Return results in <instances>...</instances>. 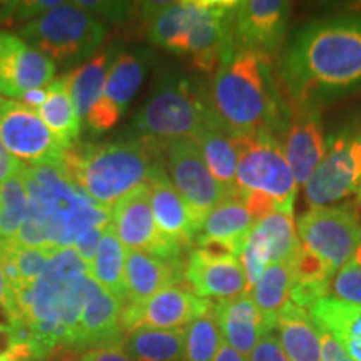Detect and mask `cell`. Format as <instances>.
I'll use <instances>...</instances> for the list:
<instances>
[{"instance_id":"1","label":"cell","mask_w":361,"mask_h":361,"mask_svg":"<svg viewBox=\"0 0 361 361\" xmlns=\"http://www.w3.org/2000/svg\"><path fill=\"white\" fill-rule=\"evenodd\" d=\"M291 107H316L361 89V17L316 20L298 30L279 61Z\"/></svg>"},{"instance_id":"2","label":"cell","mask_w":361,"mask_h":361,"mask_svg":"<svg viewBox=\"0 0 361 361\" xmlns=\"http://www.w3.org/2000/svg\"><path fill=\"white\" fill-rule=\"evenodd\" d=\"M90 279L74 247H64L37 281L6 288L4 313L8 323L25 328L29 360L71 355Z\"/></svg>"},{"instance_id":"3","label":"cell","mask_w":361,"mask_h":361,"mask_svg":"<svg viewBox=\"0 0 361 361\" xmlns=\"http://www.w3.org/2000/svg\"><path fill=\"white\" fill-rule=\"evenodd\" d=\"M211 102L233 135L266 133L278 139L291 114L271 57L252 51H234L221 64Z\"/></svg>"},{"instance_id":"4","label":"cell","mask_w":361,"mask_h":361,"mask_svg":"<svg viewBox=\"0 0 361 361\" xmlns=\"http://www.w3.org/2000/svg\"><path fill=\"white\" fill-rule=\"evenodd\" d=\"M161 144L144 137L101 144H75L67 149L62 168L94 202L111 211L137 186L149 184L162 168Z\"/></svg>"},{"instance_id":"5","label":"cell","mask_w":361,"mask_h":361,"mask_svg":"<svg viewBox=\"0 0 361 361\" xmlns=\"http://www.w3.org/2000/svg\"><path fill=\"white\" fill-rule=\"evenodd\" d=\"M20 178L29 196L27 214L47 226L51 246L72 247L84 231L109 224L111 211L90 200L61 164L22 166Z\"/></svg>"},{"instance_id":"6","label":"cell","mask_w":361,"mask_h":361,"mask_svg":"<svg viewBox=\"0 0 361 361\" xmlns=\"http://www.w3.org/2000/svg\"><path fill=\"white\" fill-rule=\"evenodd\" d=\"M213 109L211 97L188 78L168 74L137 111L133 129L139 137L161 146L179 137L196 139Z\"/></svg>"},{"instance_id":"7","label":"cell","mask_w":361,"mask_h":361,"mask_svg":"<svg viewBox=\"0 0 361 361\" xmlns=\"http://www.w3.org/2000/svg\"><path fill=\"white\" fill-rule=\"evenodd\" d=\"M106 34L104 20L75 2H62L20 29L27 44L57 64H79L92 59Z\"/></svg>"},{"instance_id":"8","label":"cell","mask_w":361,"mask_h":361,"mask_svg":"<svg viewBox=\"0 0 361 361\" xmlns=\"http://www.w3.org/2000/svg\"><path fill=\"white\" fill-rule=\"evenodd\" d=\"M238 152L234 189L274 201L283 213L295 211L298 184L274 135H233Z\"/></svg>"},{"instance_id":"9","label":"cell","mask_w":361,"mask_h":361,"mask_svg":"<svg viewBox=\"0 0 361 361\" xmlns=\"http://www.w3.org/2000/svg\"><path fill=\"white\" fill-rule=\"evenodd\" d=\"M296 233L301 246L333 273L353 259L361 243V223L346 207H311L298 218Z\"/></svg>"},{"instance_id":"10","label":"cell","mask_w":361,"mask_h":361,"mask_svg":"<svg viewBox=\"0 0 361 361\" xmlns=\"http://www.w3.org/2000/svg\"><path fill=\"white\" fill-rule=\"evenodd\" d=\"M361 186V133L343 130L328 139L326 154L305 184L311 207H329L358 192Z\"/></svg>"},{"instance_id":"11","label":"cell","mask_w":361,"mask_h":361,"mask_svg":"<svg viewBox=\"0 0 361 361\" xmlns=\"http://www.w3.org/2000/svg\"><path fill=\"white\" fill-rule=\"evenodd\" d=\"M162 147L166 151V159H168V168L174 188L178 189L183 200L191 207L194 216L202 224L209 211L234 192L221 186L211 174L201 147L194 139H173Z\"/></svg>"},{"instance_id":"12","label":"cell","mask_w":361,"mask_h":361,"mask_svg":"<svg viewBox=\"0 0 361 361\" xmlns=\"http://www.w3.org/2000/svg\"><path fill=\"white\" fill-rule=\"evenodd\" d=\"M0 141L16 159L32 164H62L66 154L37 111L4 97H0Z\"/></svg>"},{"instance_id":"13","label":"cell","mask_w":361,"mask_h":361,"mask_svg":"<svg viewBox=\"0 0 361 361\" xmlns=\"http://www.w3.org/2000/svg\"><path fill=\"white\" fill-rule=\"evenodd\" d=\"M111 221L126 250L149 252L159 258H180L183 250L171 243L157 228L149 184L137 186L117 201L111 209Z\"/></svg>"},{"instance_id":"14","label":"cell","mask_w":361,"mask_h":361,"mask_svg":"<svg viewBox=\"0 0 361 361\" xmlns=\"http://www.w3.org/2000/svg\"><path fill=\"white\" fill-rule=\"evenodd\" d=\"M234 0H196V12L188 37V54L194 67L206 74H216L221 64L234 52Z\"/></svg>"},{"instance_id":"15","label":"cell","mask_w":361,"mask_h":361,"mask_svg":"<svg viewBox=\"0 0 361 361\" xmlns=\"http://www.w3.org/2000/svg\"><path fill=\"white\" fill-rule=\"evenodd\" d=\"M291 4L283 0H241L233 11L234 51L273 56L281 47L290 24Z\"/></svg>"},{"instance_id":"16","label":"cell","mask_w":361,"mask_h":361,"mask_svg":"<svg viewBox=\"0 0 361 361\" xmlns=\"http://www.w3.org/2000/svg\"><path fill=\"white\" fill-rule=\"evenodd\" d=\"M301 243L291 213H271L252 226L239 259L246 273L247 293L269 264L290 261Z\"/></svg>"},{"instance_id":"17","label":"cell","mask_w":361,"mask_h":361,"mask_svg":"<svg viewBox=\"0 0 361 361\" xmlns=\"http://www.w3.org/2000/svg\"><path fill=\"white\" fill-rule=\"evenodd\" d=\"M188 290L202 300H229L247 293L246 273L239 256L213 246L189 252L184 271Z\"/></svg>"},{"instance_id":"18","label":"cell","mask_w":361,"mask_h":361,"mask_svg":"<svg viewBox=\"0 0 361 361\" xmlns=\"http://www.w3.org/2000/svg\"><path fill=\"white\" fill-rule=\"evenodd\" d=\"M213 301L202 300L183 286L166 288L142 303L124 305L121 324L124 333L137 328L178 329L209 313Z\"/></svg>"},{"instance_id":"19","label":"cell","mask_w":361,"mask_h":361,"mask_svg":"<svg viewBox=\"0 0 361 361\" xmlns=\"http://www.w3.org/2000/svg\"><path fill=\"white\" fill-rule=\"evenodd\" d=\"M149 64L146 51H121L107 74L101 101L87 116V126L94 134L114 128L144 82Z\"/></svg>"},{"instance_id":"20","label":"cell","mask_w":361,"mask_h":361,"mask_svg":"<svg viewBox=\"0 0 361 361\" xmlns=\"http://www.w3.org/2000/svg\"><path fill=\"white\" fill-rule=\"evenodd\" d=\"M56 64L25 42L20 35L0 30V94L22 99L32 89L47 87Z\"/></svg>"},{"instance_id":"21","label":"cell","mask_w":361,"mask_h":361,"mask_svg":"<svg viewBox=\"0 0 361 361\" xmlns=\"http://www.w3.org/2000/svg\"><path fill=\"white\" fill-rule=\"evenodd\" d=\"M283 154L298 186H305L326 154L328 139L323 134L319 109L291 107V114L278 137Z\"/></svg>"},{"instance_id":"22","label":"cell","mask_w":361,"mask_h":361,"mask_svg":"<svg viewBox=\"0 0 361 361\" xmlns=\"http://www.w3.org/2000/svg\"><path fill=\"white\" fill-rule=\"evenodd\" d=\"M124 305L90 279L71 355L97 348H121L124 329L121 313Z\"/></svg>"},{"instance_id":"23","label":"cell","mask_w":361,"mask_h":361,"mask_svg":"<svg viewBox=\"0 0 361 361\" xmlns=\"http://www.w3.org/2000/svg\"><path fill=\"white\" fill-rule=\"evenodd\" d=\"M213 314L223 341L246 358L256 348L261 338L276 329L261 313L250 293L229 300L213 301Z\"/></svg>"},{"instance_id":"24","label":"cell","mask_w":361,"mask_h":361,"mask_svg":"<svg viewBox=\"0 0 361 361\" xmlns=\"http://www.w3.org/2000/svg\"><path fill=\"white\" fill-rule=\"evenodd\" d=\"M149 189L152 214L161 233L183 251L196 243L202 224L171 183L166 171L149 180Z\"/></svg>"},{"instance_id":"25","label":"cell","mask_w":361,"mask_h":361,"mask_svg":"<svg viewBox=\"0 0 361 361\" xmlns=\"http://www.w3.org/2000/svg\"><path fill=\"white\" fill-rule=\"evenodd\" d=\"M255 223L256 221L243 197L234 192L209 211V214L202 221L196 245L197 247H219L239 256Z\"/></svg>"},{"instance_id":"26","label":"cell","mask_w":361,"mask_h":361,"mask_svg":"<svg viewBox=\"0 0 361 361\" xmlns=\"http://www.w3.org/2000/svg\"><path fill=\"white\" fill-rule=\"evenodd\" d=\"M186 263L176 258H159L142 251H128L126 256V298L128 303H142L166 288L184 281ZM126 303V305H128Z\"/></svg>"},{"instance_id":"27","label":"cell","mask_w":361,"mask_h":361,"mask_svg":"<svg viewBox=\"0 0 361 361\" xmlns=\"http://www.w3.org/2000/svg\"><path fill=\"white\" fill-rule=\"evenodd\" d=\"M142 20L152 44L174 54H188V37L196 0L141 4Z\"/></svg>"},{"instance_id":"28","label":"cell","mask_w":361,"mask_h":361,"mask_svg":"<svg viewBox=\"0 0 361 361\" xmlns=\"http://www.w3.org/2000/svg\"><path fill=\"white\" fill-rule=\"evenodd\" d=\"M314 324L336 338L353 361H361V306L326 296L308 310Z\"/></svg>"},{"instance_id":"29","label":"cell","mask_w":361,"mask_h":361,"mask_svg":"<svg viewBox=\"0 0 361 361\" xmlns=\"http://www.w3.org/2000/svg\"><path fill=\"white\" fill-rule=\"evenodd\" d=\"M194 141L201 147L207 168L216 180L221 186L236 192V189H234L238 164L236 146H234L233 134L229 133V129L226 128L214 109L207 116L204 126Z\"/></svg>"},{"instance_id":"30","label":"cell","mask_w":361,"mask_h":361,"mask_svg":"<svg viewBox=\"0 0 361 361\" xmlns=\"http://www.w3.org/2000/svg\"><path fill=\"white\" fill-rule=\"evenodd\" d=\"M276 329L284 353L290 361H322L319 333L310 313L288 303L278 316Z\"/></svg>"},{"instance_id":"31","label":"cell","mask_w":361,"mask_h":361,"mask_svg":"<svg viewBox=\"0 0 361 361\" xmlns=\"http://www.w3.org/2000/svg\"><path fill=\"white\" fill-rule=\"evenodd\" d=\"M119 52L121 49L112 45L107 51L96 54L87 62L80 64L78 69L66 74L69 80L72 104H74V109L80 119H87L90 111L101 101L107 74H109L112 62Z\"/></svg>"},{"instance_id":"32","label":"cell","mask_w":361,"mask_h":361,"mask_svg":"<svg viewBox=\"0 0 361 361\" xmlns=\"http://www.w3.org/2000/svg\"><path fill=\"white\" fill-rule=\"evenodd\" d=\"M186 328L126 331L121 348L134 361H184Z\"/></svg>"},{"instance_id":"33","label":"cell","mask_w":361,"mask_h":361,"mask_svg":"<svg viewBox=\"0 0 361 361\" xmlns=\"http://www.w3.org/2000/svg\"><path fill=\"white\" fill-rule=\"evenodd\" d=\"M126 256H128V250L117 238L114 226L109 223L104 229L96 258L89 266V274L102 290H106L123 305L128 303V298H126Z\"/></svg>"},{"instance_id":"34","label":"cell","mask_w":361,"mask_h":361,"mask_svg":"<svg viewBox=\"0 0 361 361\" xmlns=\"http://www.w3.org/2000/svg\"><path fill=\"white\" fill-rule=\"evenodd\" d=\"M37 114L66 151L78 144L80 134V117L74 109V104H72L69 80L66 75L52 80L47 85V101L37 111Z\"/></svg>"},{"instance_id":"35","label":"cell","mask_w":361,"mask_h":361,"mask_svg":"<svg viewBox=\"0 0 361 361\" xmlns=\"http://www.w3.org/2000/svg\"><path fill=\"white\" fill-rule=\"evenodd\" d=\"M291 286L293 266L290 259L283 261V263L269 264L250 291L252 301L274 326L278 324L279 313L284 306L290 303Z\"/></svg>"},{"instance_id":"36","label":"cell","mask_w":361,"mask_h":361,"mask_svg":"<svg viewBox=\"0 0 361 361\" xmlns=\"http://www.w3.org/2000/svg\"><path fill=\"white\" fill-rule=\"evenodd\" d=\"M29 213V196L20 173L0 184V239L12 241Z\"/></svg>"},{"instance_id":"37","label":"cell","mask_w":361,"mask_h":361,"mask_svg":"<svg viewBox=\"0 0 361 361\" xmlns=\"http://www.w3.org/2000/svg\"><path fill=\"white\" fill-rule=\"evenodd\" d=\"M221 345L223 336L211 310L186 326L184 361H214Z\"/></svg>"},{"instance_id":"38","label":"cell","mask_w":361,"mask_h":361,"mask_svg":"<svg viewBox=\"0 0 361 361\" xmlns=\"http://www.w3.org/2000/svg\"><path fill=\"white\" fill-rule=\"evenodd\" d=\"M329 296L361 306V268L350 261L338 271L329 286Z\"/></svg>"},{"instance_id":"39","label":"cell","mask_w":361,"mask_h":361,"mask_svg":"<svg viewBox=\"0 0 361 361\" xmlns=\"http://www.w3.org/2000/svg\"><path fill=\"white\" fill-rule=\"evenodd\" d=\"M75 4L85 11L92 12L101 20H109L114 24L128 20L134 8V4L130 2H87V0H80Z\"/></svg>"},{"instance_id":"40","label":"cell","mask_w":361,"mask_h":361,"mask_svg":"<svg viewBox=\"0 0 361 361\" xmlns=\"http://www.w3.org/2000/svg\"><path fill=\"white\" fill-rule=\"evenodd\" d=\"M104 229H106V226H104V228L102 226H96V228L87 229V231H84L78 239H75L74 246H72L87 268L92 264L94 258H96L99 245H101Z\"/></svg>"},{"instance_id":"41","label":"cell","mask_w":361,"mask_h":361,"mask_svg":"<svg viewBox=\"0 0 361 361\" xmlns=\"http://www.w3.org/2000/svg\"><path fill=\"white\" fill-rule=\"evenodd\" d=\"M0 360H29L24 348L20 346L16 329L4 319H0Z\"/></svg>"},{"instance_id":"42","label":"cell","mask_w":361,"mask_h":361,"mask_svg":"<svg viewBox=\"0 0 361 361\" xmlns=\"http://www.w3.org/2000/svg\"><path fill=\"white\" fill-rule=\"evenodd\" d=\"M247 361H290L284 353L279 338L274 333L263 336L256 348L247 356Z\"/></svg>"},{"instance_id":"43","label":"cell","mask_w":361,"mask_h":361,"mask_svg":"<svg viewBox=\"0 0 361 361\" xmlns=\"http://www.w3.org/2000/svg\"><path fill=\"white\" fill-rule=\"evenodd\" d=\"M318 326V324H316ZM319 343H322V361H353L341 348L335 336H331L326 329L318 326Z\"/></svg>"},{"instance_id":"44","label":"cell","mask_w":361,"mask_h":361,"mask_svg":"<svg viewBox=\"0 0 361 361\" xmlns=\"http://www.w3.org/2000/svg\"><path fill=\"white\" fill-rule=\"evenodd\" d=\"M72 361H134L124 353L123 348H97L75 355Z\"/></svg>"},{"instance_id":"45","label":"cell","mask_w":361,"mask_h":361,"mask_svg":"<svg viewBox=\"0 0 361 361\" xmlns=\"http://www.w3.org/2000/svg\"><path fill=\"white\" fill-rule=\"evenodd\" d=\"M22 166L24 164H22L19 159H16V157H13L6 147H4L2 141H0V184H2L4 180L11 179L13 176L19 174Z\"/></svg>"},{"instance_id":"46","label":"cell","mask_w":361,"mask_h":361,"mask_svg":"<svg viewBox=\"0 0 361 361\" xmlns=\"http://www.w3.org/2000/svg\"><path fill=\"white\" fill-rule=\"evenodd\" d=\"M45 101H47V87L29 90L20 99V102L32 111H39L45 104Z\"/></svg>"},{"instance_id":"47","label":"cell","mask_w":361,"mask_h":361,"mask_svg":"<svg viewBox=\"0 0 361 361\" xmlns=\"http://www.w3.org/2000/svg\"><path fill=\"white\" fill-rule=\"evenodd\" d=\"M214 361H247L246 356L239 355L238 351H234L231 346L226 345L223 341V345H221V348L218 351V355H216Z\"/></svg>"},{"instance_id":"48","label":"cell","mask_w":361,"mask_h":361,"mask_svg":"<svg viewBox=\"0 0 361 361\" xmlns=\"http://www.w3.org/2000/svg\"><path fill=\"white\" fill-rule=\"evenodd\" d=\"M19 2H0V24L16 20V12Z\"/></svg>"},{"instance_id":"49","label":"cell","mask_w":361,"mask_h":361,"mask_svg":"<svg viewBox=\"0 0 361 361\" xmlns=\"http://www.w3.org/2000/svg\"><path fill=\"white\" fill-rule=\"evenodd\" d=\"M4 301H6V274H4L2 256H0V310H4Z\"/></svg>"},{"instance_id":"50","label":"cell","mask_w":361,"mask_h":361,"mask_svg":"<svg viewBox=\"0 0 361 361\" xmlns=\"http://www.w3.org/2000/svg\"><path fill=\"white\" fill-rule=\"evenodd\" d=\"M351 263L356 264V266H360V268H361V243H360V246L356 247L355 256H353V259H351Z\"/></svg>"},{"instance_id":"51","label":"cell","mask_w":361,"mask_h":361,"mask_svg":"<svg viewBox=\"0 0 361 361\" xmlns=\"http://www.w3.org/2000/svg\"><path fill=\"white\" fill-rule=\"evenodd\" d=\"M59 356H61V358H59V360H54V361H72V360H74V356H72V358H69V353L59 355Z\"/></svg>"},{"instance_id":"52","label":"cell","mask_w":361,"mask_h":361,"mask_svg":"<svg viewBox=\"0 0 361 361\" xmlns=\"http://www.w3.org/2000/svg\"><path fill=\"white\" fill-rule=\"evenodd\" d=\"M0 361H19V360H0Z\"/></svg>"}]
</instances>
